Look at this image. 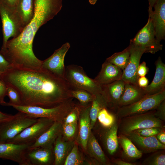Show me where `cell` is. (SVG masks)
<instances>
[{"mask_svg":"<svg viewBox=\"0 0 165 165\" xmlns=\"http://www.w3.org/2000/svg\"><path fill=\"white\" fill-rule=\"evenodd\" d=\"M148 79L145 76L139 77L138 80V84L139 86L144 88L148 86Z\"/></svg>","mask_w":165,"mask_h":165,"instance_id":"43","label":"cell"},{"mask_svg":"<svg viewBox=\"0 0 165 165\" xmlns=\"http://www.w3.org/2000/svg\"><path fill=\"white\" fill-rule=\"evenodd\" d=\"M163 129L159 127H151L138 129L132 132L143 136L147 137L156 135Z\"/></svg>","mask_w":165,"mask_h":165,"instance_id":"37","label":"cell"},{"mask_svg":"<svg viewBox=\"0 0 165 165\" xmlns=\"http://www.w3.org/2000/svg\"><path fill=\"white\" fill-rule=\"evenodd\" d=\"M6 87L5 83L0 79V104L3 106H7V102L4 101L6 96Z\"/></svg>","mask_w":165,"mask_h":165,"instance_id":"39","label":"cell"},{"mask_svg":"<svg viewBox=\"0 0 165 165\" xmlns=\"http://www.w3.org/2000/svg\"><path fill=\"white\" fill-rule=\"evenodd\" d=\"M78 123L62 124V135L66 140L75 141L78 136Z\"/></svg>","mask_w":165,"mask_h":165,"instance_id":"32","label":"cell"},{"mask_svg":"<svg viewBox=\"0 0 165 165\" xmlns=\"http://www.w3.org/2000/svg\"><path fill=\"white\" fill-rule=\"evenodd\" d=\"M155 116L163 121H165V100L163 101L154 111Z\"/></svg>","mask_w":165,"mask_h":165,"instance_id":"38","label":"cell"},{"mask_svg":"<svg viewBox=\"0 0 165 165\" xmlns=\"http://www.w3.org/2000/svg\"><path fill=\"white\" fill-rule=\"evenodd\" d=\"M113 163L117 165H135V163L127 162L120 159H116L113 161Z\"/></svg>","mask_w":165,"mask_h":165,"instance_id":"46","label":"cell"},{"mask_svg":"<svg viewBox=\"0 0 165 165\" xmlns=\"http://www.w3.org/2000/svg\"><path fill=\"white\" fill-rule=\"evenodd\" d=\"M19 0H0V2L11 8L15 9Z\"/></svg>","mask_w":165,"mask_h":165,"instance_id":"42","label":"cell"},{"mask_svg":"<svg viewBox=\"0 0 165 165\" xmlns=\"http://www.w3.org/2000/svg\"><path fill=\"white\" fill-rule=\"evenodd\" d=\"M15 11L24 29L33 16V0H19L16 6Z\"/></svg>","mask_w":165,"mask_h":165,"instance_id":"24","label":"cell"},{"mask_svg":"<svg viewBox=\"0 0 165 165\" xmlns=\"http://www.w3.org/2000/svg\"><path fill=\"white\" fill-rule=\"evenodd\" d=\"M126 116L121 119L118 124V130L124 135L135 130L151 127L164 128L162 121L157 118L154 111Z\"/></svg>","mask_w":165,"mask_h":165,"instance_id":"4","label":"cell"},{"mask_svg":"<svg viewBox=\"0 0 165 165\" xmlns=\"http://www.w3.org/2000/svg\"><path fill=\"white\" fill-rule=\"evenodd\" d=\"M34 14L17 37L8 40L0 53L13 68L26 69L41 68L42 61L35 55L33 43L39 28L53 19L61 9L62 0H33Z\"/></svg>","mask_w":165,"mask_h":165,"instance_id":"2","label":"cell"},{"mask_svg":"<svg viewBox=\"0 0 165 165\" xmlns=\"http://www.w3.org/2000/svg\"><path fill=\"white\" fill-rule=\"evenodd\" d=\"M62 123L54 122L47 130L29 147V149L39 147L53 146L57 138L62 134Z\"/></svg>","mask_w":165,"mask_h":165,"instance_id":"21","label":"cell"},{"mask_svg":"<svg viewBox=\"0 0 165 165\" xmlns=\"http://www.w3.org/2000/svg\"><path fill=\"white\" fill-rule=\"evenodd\" d=\"M108 107L107 102L101 94L95 95L92 101L90 111V117L91 127L92 130L97 119V116L99 112L104 108Z\"/></svg>","mask_w":165,"mask_h":165,"instance_id":"28","label":"cell"},{"mask_svg":"<svg viewBox=\"0 0 165 165\" xmlns=\"http://www.w3.org/2000/svg\"><path fill=\"white\" fill-rule=\"evenodd\" d=\"M80 105H76L63 119L62 123L68 124L78 123Z\"/></svg>","mask_w":165,"mask_h":165,"instance_id":"36","label":"cell"},{"mask_svg":"<svg viewBox=\"0 0 165 165\" xmlns=\"http://www.w3.org/2000/svg\"><path fill=\"white\" fill-rule=\"evenodd\" d=\"M38 118L20 111L0 125V143L7 142L27 127L35 123Z\"/></svg>","mask_w":165,"mask_h":165,"instance_id":"6","label":"cell"},{"mask_svg":"<svg viewBox=\"0 0 165 165\" xmlns=\"http://www.w3.org/2000/svg\"><path fill=\"white\" fill-rule=\"evenodd\" d=\"M130 54L129 46L123 51L115 53L105 61L123 70L126 67L129 61Z\"/></svg>","mask_w":165,"mask_h":165,"instance_id":"29","label":"cell"},{"mask_svg":"<svg viewBox=\"0 0 165 165\" xmlns=\"http://www.w3.org/2000/svg\"><path fill=\"white\" fill-rule=\"evenodd\" d=\"M158 0H148L149 5L148 7L152 8L154 4Z\"/></svg>","mask_w":165,"mask_h":165,"instance_id":"47","label":"cell"},{"mask_svg":"<svg viewBox=\"0 0 165 165\" xmlns=\"http://www.w3.org/2000/svg\"><path fill=\"white\" fill-rule=\"evenodd\" d=\"M12 68L9 63L0 53V72H5Z\"/></svg>","mask_w":165,"mask_h":165,"instance_id":"40","label":"cell"},{"mask_svg":"<svg viewBox=\"0 0 165 165\" xmlns=\"http://www.w3.org/2000/svg\"><path fill=\"white\" fill-rule=\"evenodd\" d=\"M156 138L161 143L165 145V132L164 128L156 135Z\"/></svg>","mask_w":165,"mask_h":165,"instance_id":"45","label":"cell"},{"mask_svg":"<svg viewBox=\"0 0 165 165\" xmlns=\"http://www.w3.org/2000/svg\"><path fill=\"white\" fill-rule=\"evenodd\" d=\"M148 68L146 65V63L143 61L140 64L137 70V74L138 77L144 76L148 73Z\"/></svg>","mask_w":165,"mask_h":165,"instance_id":"41","label":"cell"},{"mask_svg":"<svg viewBox=\"0 0 165 165\" xmlns=\"http://www.w3.org/2000/svg\"><path fill=\"white\" fill-rule=\"evenodd\" d=\"M130 43L143 48L145 53L154 54L163 48V45L156 38L153 24L149 17L146 24L130 40Z\"/></svg>","mask_w":165,"mask_h":165,"instance_id":"9","label":"cell"},{"mask_svg":"<svg viewBox=\"0 0 165 165\" xmlns=\"http://www.w3.org/2000/svg\"><path fill=\"white\" fill-rule=\"evenodd\" d=\"M91 103L86 106H82L80 105L78 121V132L76 139L77 142L85 152H86L87 141L92 131L90 117V111Z\"/></svg>","mask_w":165,"mask_h":165,"instance_id":"15","label":"cell"},{"mask_svg":"<svg viewBox=\"0 0 165 165\" xmlns=\"http://www.w3.org/2000/svg\"><path fill=\"white\" fill-rule=\"evenodd\" d=\"M118 138L119 143L127 157L133 159H138L142 157L143 153L136 147L129 138L121 134L118 136Z\"/></svg>","mask_w":165,"mask_h":165,"instance_id":"27","label":"cell"},{"mask_svg":"<svg viewBox=\"0 0 165 165\" xmlns=\"http://www.w3.org/2000/svg\"><path fill=\"white\" fill-rule=\"evenodd\" d=\"M84 162L82 155L80 152L78 144L75 142L73 148L67 156L64 165H81Z\"/></svg>","mask_w":165,"mask_h":165,"instance_id":"31","label":"cell"},{"mask_svg":"<svg viewBox=\"0 0 165 165\" xmlns=\"http://www.w3.org/2000/svg\"><path fill=\"white\" fill-rule=\"evenodd\" d=\"M102 135L105 146L110 155H113L117 151L119 146L117 131L118 123L116 121L111 126L105 128Z\"/></svg>","mask_w":165,"mask_h":165,"instance_id":"25","label":"cell"},{"mask_svg":"<svg viewBox=\"0 0 165 165\" xmlns=\"http://www.w3.org/2000/svg\"><path fill=\"white\" fill-rule=\"evenodd\" d=\"M152 8L148 7L149 17L153 24L155 38L158 42L165 37V0H158Z\"/></svg>","mask_w":165,"mask_h":165,"instance_id":"14","label":"cell"},{"mask_svg":"<svg viewBox=\"0 0 165 165\" xmlns=\"http://www.w3.org/2000/svg\"><path fill=\"white\" fill-rule=\"evenodd\" d=\"M31 144L0 143V158L13 161L20 165H30L26 153Z\"/></svg>","mask_w":165,"mask_h":165,"instance_id":"11","label":"cell"},{"mask_svg":"<svg viewBox=\"0 0 165 165\" xmlns=\"http://www.w3.org/2000/svg\"><path fill=\"white\" fill-rule=\"evenodd\" d=\"M125 82L121 79L101 86V94L106 99L108 107L117 109L120 99L123 94Z\"/></svg>","mask_w":165,"mask_h":165,"instance_id":"17","label":"cell"},{"mask_svg":"<svg viewBox=\"0 0 165 165\" xmlns=\"http://www.w3.org/2000/svg\"><path fill=\"white\" fill-rule=\"evenodd\" d=\"M122 73V69L105 61L102 64L100 72L94 79L102 86L121 79Z\"/></svg>","mask_w":165,"mask_h":165,"instance_id":"20","label":"cell"},{"mask_svg":"<svg viewBox=\"0 0 165 165\" xmlns=\"http://www.w3.org/2000/svg\"><path fill=\"white\" fill-rule=\"evenodd\" d=\"M13 116L0 111V125L9 120Z\"/></svg>","mask_w":165,"mask_h":165,"instance_id":"44","label":"cell"},{"mask_svg":"<svg viewBox=\"0 0 165 165\" xmlns=\"http://www.w3.org/2000/svg\"><path fill=\"white\" fill-rule=\"evenodd\" d=\"M0 16L3 36L1 48H3L10 37L14 38L17 37L22 32L23 28L16 13L15 9L9 7L0 2Z\"/></svg>","mask_w":165,"mask_h":165,"instance_id":"8","label":"cell"},{"mask_svg":"<svg viewBox=\"0 0 165 165\" xmlns=\"http://www.w3.org/2000/svg\"><path fill=\"white\" fill-rule=\"evenodd\" d=\"M125 135L143 153L153 152L165 149V145L160 142L155 136L144 137L134 132Z\"/></svg>","mask_w":165,"mask_h":165,"instance_id":"16","label":"cell"},{"mask_svg":"<svg viewBox=\"0 0 165 165\" xmlns=\"http://www.w3.org/2000/svg\"><path fill=\"white\" fill-rule=\"evenodd\" d=\"M6 86V96L8 97L9 99V102H7V106L21 105L20 96L17 91L10 86Z\"/></svg>","mask_w":165,"mask_h":165,"instance_id":"35","label":"cell"},{"mask_svg":"<svg viewBox=\"0 0 165 165\" xmlns=\"http://www.w3.org/2000/svg\"><path fill=\"white\" fill-rule=\"evenodd\" d=\"M26 157L30 165L53 164L54 157L53 146L39 147L28 149Z\"/></svg>","mask_w":165,"mask_h":165,"instance_id":"18","label":"cell"},{"mask_svg":"<svg viewBox=\"0 0 165 165\" xmlns=\"http://www.w3.org/2000/svg\"><path fill=\"white\" fill-rule=\"evenodd\" d=\"M146 96L143 88L138 85L125 83L124 90L119 101L118 108L135 103Z\"/></svg>","mask_w":165,"mask_h":165,"instance_id":"23","label":"cell"},{"mask_svg":"<svg viewBox=\"0 0 165 165\" xmlns=\"http://www.w3.org/2000/svg\"><path fill=\"white\" fill-rule=\"evenodd\" d=\"M64 79L72 88L86 90L93 95L101 94V86L90 78L82 67L75 64L65 67Z\"/></svg>","mask_w":165,"mask_h":165,"instance_id":"5","label":"cell"},{"mask_svg":"<svg viewBox=\"0 0 165 165\" xmlns=\"http://www.w3.org/2000/svg\"><path fill=\"white\" fill-rule=\"evenodd\" d=\"M143 162L144 165H165V154L164 152H155Z\"/></svg>","mask_w":165,"mask_h":165,"instance_id":"34","label":"cell"},{"mask_svg":"<svg viewBox=\"0 0 165 165\" xmlns=\"http://www.w3.org/2000/svg\"><path fill=\"white\" fill-rule=\"evenodd\" d=\"M86 149V152L99 163L103 165L109 164V162L92 131L87 141Z\"/></svg>","mask_w":165,"mask_h":165,"instance_id":"26","label":"cell"},{"mask_svg":"<svg viewBox=\"0 0 165 165\" xmlns=\"http://www.w3.org/2000/svg\"><path fill=\"white\" fill-rule=\"evenodd\" d=\"M0 79L17 91L22 106L51 108L72 98V88L64 79L41 68H12L2 73Z\"/></svg>","mask_w":165,"mask_h":165,"instance_id":"1","label":"cell"},{"mask_svg":"<svg viewBox=\"0 0 165 165\" xmlns=\"http://www.w3.org/2000/svg\"><path fill=\"white\" fill-rule=\"evenodd\" d=\"M73 97L51 108L22 105H12L11 106L18 111L37 118H45L50 119L54 122L62 123V121L76 105L73 101Z\"/></svg>","mask_w":165,"mask_h":165,"instance_id":"3","label":"cell"},{"mask_svg":"<svg viewBox=\"0 0 165 165\" xmlns=\"http://www.w3.org/2000/svg\"><path fill=\"white\" fill-rule=\"evenodd\" d=\"M97 119L101 124L105 128H108L113 125L116 122L115 116L109 113L107 108H104L98 113Z\"/></svg>","mask_w":165,"mask_h":165,"instance_id":"33","label":"cell"},{"mask_svg":"<svg viewBox=\"0 0 165 165\" xmlns=\"http://www.w3.org/2000/svg\"><path fill=\"white\" fill-rule=\"evenodd\" d=\"M75 141L66 140L62 134L60 135L54 142L53 146V152L54 160L53 165H64L67 156L69 154Z\"/></svg>","mask_w":165,"mask_h":165,"instance_id":"22","label":"cell"},{"mask_svg":"<svg viewBox=\"0 0 165 165\" xmlns=\"http://www.w3.org/2000/svg\"><path fill=\"white\" fill-rule=\"evenodd\" d=\"M165 100V90L153 95H146L135 103L118 108L117 117L121 119L126 116L154 110Z\"/></svg>","mask_w":165,"mask_h":165,"instance_id":"7","label":"cell"},{"mask_svg":"<svg viewBox=\"0 0 165 165\" xmlns=\"http://www.w3.org/2000/svg\"><path fill=\"white\" fill-rule=\"evenodd\" d=\"M70 47L68 42L63 44L50 57L42 61L41 68L64 79L65 67L64 58Z\"/></svg>","mask_w":165,"mask_h":165,"instance_id":"13","label":"cell"},{"mask_svg":"<svg viewBox=\"0 0 165 165\" xmlns=\"http://www.w3.org/2000/svg\"><path fill=\"white\" fill-rule=\"evenodd\" d=\"M70 95L72 97L78 100L80 105L82 106H86L91 103L95 97V95L86 90L73 88L71 90Z\"/></svg>","mask_w":165,"mask_h":165,"instance_id":"30","label":"cell"},{"mask_svg":"<svg viewBox=\"0 0 165 165\" xmlns=\"http://www.w3.org/2000/svg\"><path fill=\"white\" fill-rule=\"evenodd\" d=\"M130 54L129 61L123 70L121 79L125 83L138 85L139 78L137 70L141 57L145 53L144 49L130 44Z\"/></svg>","mask_w":165,"mask_h":165,"instance_id":"12","label":"cell"},{"mask_svg":"<svg viewBox=\"0 0 165 165\" xmlns=\"http://www.w3.org/2000/svg\"><path fill=\"white\" fill-rule=\"evenodd\" d=\"M54 122L49 119L38 118L35 123L25 129L7 142L17 144H32Z\"/></svg>","mask_w":165,"mask_h":165,"instance_id":"10","label":"cell"},{"mask_svg":"<svg viewBox=\"0 0 165 165\" xmlns=\"http://www.w3.org/2000/svg\"><path fill=\"white\" fill-rule=\"evenodd\" d=\"M155 64L156 71L152 81L149 85L143 88L146 95H153L165 90V64L160 57Z\"/></svg>","mask_w":165,"mask_h":165,"instance_id":"19","label":"cell"},{"mask_svg":"<svg viewBox=\"0 0 165 165\" xmlns=\"http://www.w3.org/2000/svg\"><path fill=\"white\" fill-rule=\"evenodd\" d=\"M2 73H1V72H0V75Z\"/></svg>","mask_w":165,"mask_h":165,"instance_id":"48","label":"cell"}]
</instances>
